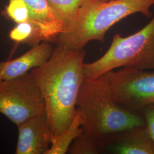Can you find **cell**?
<instances>
[{
    "mask_svg": "<svg viewBox=\"0 0 154 154\" xmlns=\"http://www.w3.org/2000/svg\"><path fill=\"white\" fill-rule=\"evenodd\" d=\"M85 50L56 45L43 65L29 72L44 100L45 113L53 139L63 132L77 109L79 90L85 76Z\"/></svg>",
    "mask_w": 154,
    "mask_h": 154,
    "instance_id": "1",
    "label": "cell"
},
{
    "mask_svg": "<svg viewBox=\"0 0 154 154\" xmlns=\"http://www.w3.org/2000/svg\"><path fill=\"white\" fill-rule=\"evenodd\" d=\"M153 6L154 0H85L56 43L67 49L81 50L92 41L103 42L113 25L137 13L150 18Z\"/></svg>",
    "mask_w": 154,
    "mask_h": 154,
    "instance_id": "2",
    "label": "cell"
},
{
    "mask_svg": "<svg viewBox=\"0 0 154 154\" xmlns=\"http://www.w3.org/2000/svg\"><path fill=\"white\" fill-rule=\"evenodd\" d=\"M77 107L85 116L84 131L96 140L131 127L146 125L142 114L128 110L118 102L103 75L84 81Z\"/></svg>",
    "mask_w": 154,
    "mask_h": 154,
    "instance_id": "3",
    "label": "cell"
},
{
    "mask_svg": "<svg viewBox=\"0 0 154 154\" xmlns=\"http://www.w3.org/2000/svg\"><path fill=\"white\" fill-rule=\"evenodd\" d=\"M119 68L154 70V15L137 32L127 37L116 34L109 49L99 59L85 63V79Z\"/></svg>",
    "mask_w": 154,
    "mask_h": 154,
    "instance_id": "4",
    "label": "cell"
},
{
    "mask_svg": "<svg viewBox=\"0 0 154 154\" xmlns=\"http://www.w3.org/2000/svg\"><path fill=\"white\" fill-rule=\"evenodd\" d=\"M45 112L43 97L29 72L0 82V114L17 126Z\"/></svg>",
    "mask_w": 154,
    "mask_h": 154,
    "instance_id": "5",
    "label": "cell"
},
{
    "mask_svg": "<svg viewBox=\"0 0 154 154\" xmlns=\"http://www.w3.org/2000/svg\"><path fill=\"white\" fill-rule=\"evenodd\" d=\"M102 75L118 102L128 110L142 114L145 107L154 104V70L119 68Z\"/></svg>",
    "mask_w": 154,
    "mask_h": 154,
    "instance_id": "6",
    "label": "cell"
},
{
    "mask_svg": "<svg viewBox=\"0 0 154 154\" xmlns=\"http://www.w3.org/2000/svg\"><path fill=\"white\" fill-rule=\"evenodd\" d=\"M99 154H154V142L146 125L133 127L97 140Z\"/></svg>",
    "mask_w": 154,
    "mask_h": 154,
    "instance_id": "7",
    "label": "cell"
},
{
    "mask_svg": "<svg viewBox=\"0 0 154 154\" xmlns=\"http://www.w3.org/2000/svg\"><path fill=\"white\" fill-rule=\"evenodd\" d=\"M16 154H46L53 140L46 113L34 116L17 126Z\"/></svg>",
    "mask_w": 154,
    "mask_h": 154,
    "instance_id": "8",
    "label": "cell"
},
{
    "mask_svg": "<svg viewBox=\"0 0 154 154\" xmlns=\"http://www.w3.org/2000/svg\"><path fill=\"white\" fill-rule=\"evenodd\" d=\"M54 49L50 42H44L16 58L0 62V82L22 77L43 65L52 55Z\"/></svg>",
    "mask_w": 154,
    "mask_h": 154,
    "instance_id": "9",
    "label": "cell"
},
{
    "mask_svg": "<svg viewBox=\"0 0 154 154\" xmlns=\"http://www.w3.org/2000/svg\"><path fill=\"white\" fill-rule=\"evenodd\" d=\"M23 1L29 10V21L41 29L44 34L47 42H56L59 35L65 30V26L47 1Z\"/></svg>",
    "mask_w": 154,
    "mask_h": 154,
    "instance_id": "10",
    "label": "cell"
},
{
    "mask_svg": "<svg viewBox=\"0 0 154 154\" xmlns=\"http://www.w3.org/2000/svg\"><path fill=\"white\" fill-rule=\"evenodd\" d=\"M85 121L82 112L77 107L76 111L70 125L66 130L53 140L46 154H65L72 143L83 131Z\"/></svg>",
    "mask_w": 154,
    "mask_h": 154,
    "instance_id": "11",
    "label": "cell"
},
{
    "mask_svg": "<svg viewBox=\"0 0 154 154\" xmlns=\"http://www.w3.org/2000/svg\"><path fill=\"white\" fill-rule=\"evenodd\" d=\"M9 37L17 44L28 45L32 48L47 42L41 29L30 21L17 23L9 33Z\"/></svg>",
    "mask_w": 154,
    "mask_h": 154,
    "instance_id": "12",
    "label": "cell"
},
{
    "mask_svg": "<svg viewBox=\"0 0 154 154\" xmlns=\"http://www.w3.org/2000/svg\"><path fill=\"white\" fill-rule=\"evenodd\" d=\"M50 7L63 22L65 29L72 22L85 0H46Z\"/></svg>",
    "mask_w": 154,
    "mask_h": 154,
    "instance_id": "13",
    "label": "cell"
},
{
    "mask_svg": "<svg viewBox=\"0 0 154 154\" xmlns=\"http://www.w3.org/2000/svg\"><path fill=\"white\" fill-rule=\"evenodd\" d=\"M67 152L70 154H99L97 140L85 131L74 140Z\"/></svg>",
    "mask_w": 154,
    "mask_h": 154,
    "instance_id": "14",
    "label": "cell"
},
{
    "mask_svg": "<svg viewBox=\"0 0 154 154\" xmlns=\"http://www.w3.org/2000/svg\"><path fill=\"white\" fill-rule=\"evenodd\" d=\"M2 14L16 24L28 21L30 18L29 8L23 0H9Z\"/></svg>",
    "mask_w": 154,
    "mask_h": 154,
    "instance_id": "15",
    "label": "cell"
},
{
    "mask_svg": "<svg viewBox=\"0 0 154 154\" xmlns=\"http://www.w3.org/2000/svg\"><path fill=\"white\" fill-rule=\"evenodd\" d=\"M146 126L154 142V104L148 105L142 111Z\"/></svg>",
    "mask_w": 154,
    "mask_h": 154,
    "instance_id": "16",
    "label": "cell"
},
{
    "mask_svg": "<svg viewBox=\"0 0 154 154\" xmlns=\"http://www.w3.org/2000/svg\"><path fill=\"white\" fill-rule=\"evenodd\" d=\"M98 1H101V2H105V1H110V0H97Z\"/></svg>",
    "mask_w": 154,
    "mask_h": 154,
    "instance_id": "17",
    "label": "cell"
}]
</instances>
